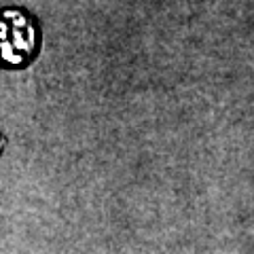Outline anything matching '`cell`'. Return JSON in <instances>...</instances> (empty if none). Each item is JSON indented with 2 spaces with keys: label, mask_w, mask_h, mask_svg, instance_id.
<instances>
[{
  "label": "cell",
  "mask_w": 254,
  "mask_h": 254,
  "mask_svg": "<svg viewBox=\"0 0 254 254\" xmlns=\"http://www.w3.org/2000/svg\"><path fill=\"white\" fill-rule=\"evenodd\" d=\"M41 26L26 9L9 6L0 11V68H26L41 51Z\"/></svg>",
  "instance_id": "1"
},
{
  "label": "cell",
  "mask_w": 254,
  "mask_h": 254,
  "mask_svg": "<svg viewBox=\"0 0 254 254\" xmlns=\"http://www.w3.org/2000/svg\"><path fill=\"white\" fill-rule=\"evenodd\" d=\"M4 144H6V140H4L2 133H0V155H2V148H4Z\"/></svg>",
  "instance_id": "2"
}]
</instances>
